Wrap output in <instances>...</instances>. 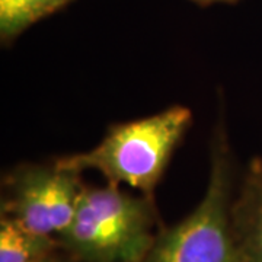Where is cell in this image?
Instances as JSON below:
<instances>
[{
  "instance_id": "cell-1",
  "label": "cell",
  "mask_w": 262,
  "mask_h": 262,
  "mask_svg": "<svg viewBox=\"0 0 262 262\" xmlns=\"http://www.w3.org/2000/svg\"><path fill=\"white\" fill-rule=\"evenodd\" d=\"M162 227L155 196L106 182L84 185L75 215L57 241L76 262H140Z\"/></svg>"
},
{
  "instance_id": "cell-2",
  "label": "cell",
  "mask_w": 262,
  "mask_h": 262,
  "mask_svg": "<svg viewBox=\"0 0 262 262\" xmlns=\"http://www.w3.org/2000/svg\"><path fill=\"white\" fill-rule=\"evenodd\" d=\"M191 124V110L175 105L150 117L111 125L94 149L61 156L54 163L77 173L96 170L110 184L155 196L169 160Z\"/></svg>"
},
{
  "instance_id": "cell-3",
  "label": "cell",
  "mask_w": 262,
  "mask_h": 262,
  "mask_svg": "<svg viewBox=\"0 0 262 262\" xmlns=\"http://www.w3.org/2000/svg\"><path fill=\"white\" fill-rule=\"evenodd\" d=\"M210 163L203 200L178 223L163 226L140 262H245L232 220L233 156L223 121L213 136Z\"/></svg>"
},
{
  "instance_id": "cell-4",
  "label": "cell",
  "mask_w": 262,
  "mask_h": 262,
  "mask_svg": "<svg viewBox=\"0 0 262 262\" xmlns=\"http://www.w3.org/2000/svg\"><path fill=\"white\" fill-rule=\"evenodd\" d=\"M84 185L82 173L58 168L54 162L19 165L2 182V217L57 237L70 225Z\"/></svg>"
},
{
  "instance_id": "cell-5",
  "label": "cell",
  "mask_w": 262,
  "mask_h": 262,
  "mask_svg": "<svg viewBox=\"0 0 262 262\" xmlns=\"http://www.w3.org/2000/svg\"><path fill=\"white\" fill-rule=\"evenodd\" d=\"M232 220L245 262H262V159L249 162L232 204Z\"/></svg>"
},
{
  "instance_id": "cell-6",
  "label": "cell",
  "mask_w": 262,
  "mask_h": 262,
  "mask_svg": "<svg viewBox=\"0 0 262 262\" xmlns=\"http://www.w3.org/2000/svg\"><path fill=\"white\" fill-rule=\"evenodd\" d=\"M58 248L54 236L35 233L12 219L0 217V262H35Z\"/></svg>"
},
{
  "instance_id": "cell-7",
  "label": "cell",
  "mask_w": 262,
  "mask_h": 262,
  "mask_svg": "<svg viewBox=\"0 0 262 262\" xmlns=\"http://www.w3.org/2000/svg\"><path fill=\"white\" fill-rule=\"evenodd\" d=\"M72 0H0V39L8 44L39 19L64 8Z\"/></svg>"
},
{
  "instance_id": "cell-8",
  "label": "cell",
  "mask_w": 262,
  "mask_h": 262,
  "mask_svg": "<svg viewBox=\"0 0 262 262\" xmlns=\"http://www.w3.org/2000/svg\"><path fill=\"white\" fill-rule=\"evenodd\" d=\"M35 262H76L69 253L66 252L64 249L60 246L58 249H56L54 252H51L47 256H44V258H41V259H38Z\"/></svg>"
},
{
  "instance_id": "cell-9",
  "label": "cell",
  "mask_w": 262,
  "mask_h": 262,
  "mask_svg": "<svg viewBox=\"0 0 262 262\" xmlns=\"http://www.w3.org/2000/svg\"><path fill=\"white\" fill-rule=\"evenodd\" d=\"M192 2H195V3H198V5H210V3H215V2H236V0H192Z\"/></svg>"
}]
</instances>
